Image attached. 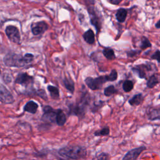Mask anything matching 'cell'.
<instances>
[{
    "instance_id": "obj_6",
    "label": "cell",
    "mask_w": 160,
    "mask_h": 160,
    "mask_svg": "<svg viewBox=\"0 0 160 160\" xmlns=\"http://www.w3.org/2000/svg\"><path fill=\"white\" fill-rule=\"evenodd\" d=\"M5 32L9 39L14 43L19 44L21 36L19 29L14 26L9 25L6 28Z\"/></svg>"
},
{
    "instance_id": "obj_25",
    "label": "cell",
    "mask_w": 160,
    "mask_h": 160,
    "mask_svg": "<svg viewBox=\"0 0 160 160\" xmlns=\"http://www.w3.org/2000/svg\"><path fill=\"white\" fill-rule=\"evenodd\" d=\"M109 134V128L108 126H104L101 129H99L94 132V134L95 136H107Z\"/></svg>"
},
{
    "instance_id": "obj_16",
    "label": "cell",
    "mask_w": 160,
    "mask_h": 160,
    "mask_svg": "<svg viewBox=\"0 0 160 160\" xmlns=\"http://www.w3.org/2000/svg\"><path fill=\"white\" fill-rule=\"evenodd\" d=\"M94 33L92 30L88 29L86 31L84 34H83V38L84 41L90 44H92L95 41V38H94Z\"/></svg>"
},
{
    "instance_id": "obj_21",
    "label": "cell",
    "mask_w": 160,
    "mask_h": 160,
    "mask_svg": "<svg viewBox=\"0 0 160 160\" xmlns=\"http://www.w3.org/2000/svg\"><path fill=\"white\" fill-rule=\"evenodd\" d=\"M63 82L65 88L72 94L74 91V83L73 81L71 78L69 79L66 78L63 80Z\"/></svg>"
},
{
    "instance_id": "obj_18",
    "label": "cell",
    "mask_w": 160,
    "mask_h": 160,
    "mask_svg": "<svg viewBox=\"0 0 160 160\" xmlns=\"http://www.w3.org/2000/svg\"><path fill=\"white\" fill-rule=\"evenodd\" d=\"M143 100V96L141 93L135 94L129 100V103L131 106H138Z\"/></svg>"
},
{
    "instance_id": "obj_20",
    "label": "cell",
    "mask_w": 160,
    "mask_h": 160,
    "mask_svg": "<svg viewBox=\"0 0 160 160\" xmlns=\"http://www.w3.org/2000/svg\"><path fill=\"white\" fill-rule=\"evenodd\" d=\"M48 90L49 91L50 96L52 99H57L59 98V92L58 88L51 85H49L48 86Z\"/></svg>"
},
{
    "instance_id": "obj_32",
    "label": "cell",
    "mask_w": 160,
    "mask_h": 160,
    "mask_svg": "<svg viewBox=\"0 0 160 160\" xmlns=\"http://www.w3.org/2000/svg\"><path fill=\"white\" fill-rule=\"evenodd\" d=\"M36 94H37L38 96H39L40 98H41L42 99H44V100H47V99H48L47 94H46V92H45L43 89H39V90L37 91Z\"/></svg>"
},
{
    "instance_id": "obj_35",
    "label": "cell",
    "mask_w": 160,
    "mask_h": 160,
    "mask_svg": "<svg viewBox=\"0 0 160 160\" xmlns=\"http://www.w3.org/2000/svg\"><path fill=\"white\" fill-rule=\"evenodd\" d=\"M159 99H160V94H159V98H158Z\"/></svg>"
},
{
    "instance_id": "obj_8",
    "label": "cell",
    "mask_w": 160,
    "mask_h": 160,
    "mask_svg": "<svg viewBox=\"0 0 160 160\" xmlns=\"http://www.w3.org/2000/svg\"><path fill=\"white\" fill-rule=\"evenodd\" d=\"M31 28L32 34L37 36L43 34L48 29V25L44 21H39L32 23Z\"/></svg>"
},
{
    "instance_id": "obj_28",
    "label": "cell",
    "mask_w": 160,
    "mask_h": 160,
    "mask_svg": "<svg viewBox=\"0 0 160 160\" xmlns=\"http://www.w3.org/2000/svg\"><path fill=\"white\" fill-rule=\"evenodd\" d=\"M33 59H34V56L30 53H27L23 56V60H24L25 64H28V63L31 62L32 61Z\"/></svg>"
},
{
    "instance_id": "obj_22",
    "label": "cell",
    "mask_w": 160,
    "mask_h": 160,
    "mask_svg": "<svg viewBox=\"0 0 160 160\" xmlns=\"http://www.w3.org/2000/svg\"><path fill=\"white\" fill-rule=\"evenodd\" d=\"M102 53H103V55L108 59L112 60L116 58L114 51L110 48H105L102 51Z\"/></svg>"
},
{
    "instance_id": "obj_31",
    "label": "cell",
    "mask_w": 160,
    "mask_h": 160,
    "mask_svg": "<svg viewBox=\"0 0 160 160\" xmlns=\"http://www.w3.org/2000/svg\"><path fill=\"white\" fill-rule=\"evenodd\" d=\"M96 160H109V156L106 152H102L98 155Z\"/></svg>"
},
{
    "instance_id": "obj_9",
    "label": "cell",
    "mask_w": 160,
    "mask_h": 160,
    "mask_svg": "<svg viewBox=\"0 0 160 160\" xmlns=\"http://www.w3.org/2000/svg\"><path fill=\"white\" fill-rule=\"evenodd\" d=\"M151 66L149 64H140L135 66L132 68V71L136 73L138 77L141 79H146V71H150L151 70Z\"/></svg>"
},
{
    "instance_id": "obj_29",
    "label": "cell",
    "mask_w": 160,
    "mask_h": 160,
    "mask_svg": "<svg viewBox=\"0 0 160 160\" xmlns=\"http://www.w3.org/2000/svg\"><path fill=\"white\" fill-rule=\"evenodd\" d=\"M151 58L152 59L156 60L158 61V62L160 63V50L158 49L156 50L151 56Z\"/></svg>"
},
{
    "instance_id": "obj_7",
    "label": "cell",
    "mask_w": 160,
    "mask_h": 160,
    "mask_svg": "<svg viewBox=\"0 0 160 160\" xmlns=\"http://www.w3.org/2000/svg\"><path fill=\"white\" fill-rule=\"evenodd\" d=\"M146 148L144 146H141L138 148H133L129 150L122 158V160H136L140 154L144 151Z\"/></svg>"
},
{
    "instance_id": "obj_14",
    "label": "cell",
    "mask_w": 160,
    "mask_h": 160,
    "mask_svg": "<svg viewBox=\"0 0 160 160\" xmlns=\"http://www.w3.org/2000/svg\"><path fill=\"white\" fill-rule=\"evenodd\" d=\"M38 108V104L36 102L33 101H29L24 106V111L31 114H35Z\"/></svg>"
},
{
    "instance_id": "obj_10",
    "label": "cell",
    "mask_w": 160,
    "mask_h": 160,
    "mask_svg": "<svg viewBox=\"0 0 160 160\" xmlns=\"http://www.w3.org/2000/svg\"><path fill=\"white\" fill-rule=\"evenodd\" d=\"M0 100L4 104H11L14 102L12 95L2 84H1L0 88Z\"/></svg>"
},
{
    "instance_id": "obj_2",
    "label": "cell",
    "mask_w": 160,
    "mask_h": 160,
    "mask_svg": "<svg viewBox=\"0 0 160 160\" xmlns=\"http://www.w3.org/2000/svg\"><path fill=\"white\" fill-rule=\"evenodd\" d=\"M4 64L9 67H23L26 64L23 60V56L21 54L10 52L6 54L4 58Z\"/></svg>"
},
{
    "instance_id": "obj_23",
    "label": "cell",
    "mask_w": 160,
    "mask_h": 160,
    "mask_svg": "<svg viewBox=\"0 0 160 160\" xmlns=\"http://www.w3.org/2000/svg\"><path fill=\"white\" fill-rule=\"evenodd\" d=\"M151 46H152V44L149 41V39L146 36H142L141 40V45H140L141 49H145L148 48H151Z\"/></svg>"
},
{
    "instance_id": "obj_12",
    "label": "cell",
    "mask_w": 160,
    "mask_h": 160,
    "mask_svg": "<svg viewBox=\"0 0 160 160\" xmlns=\"http://www.w3.org/2000/svg\"><path fill=\"white\" fill-rule=\"evenodd\" d=\"M88 12H89V14L90 16L91 22L94 26H95V28H96V31L98 32L99 31V29H101L99 18L98 17V16L95 13L94 10L92 8H89Z\"/></svg>"
},
{
    "instance_id": "obj_4",
    "label": "cell",
    "mask_w": 160,
    "mask_h": 160,
    "mask_svg": "<svg viewBox=\"0 0 160 160\" xmlns=\"http://www.w3.org/2000/svg\"><path fill=\"white\" fill-rule=\"evenodd\" d=\"M108 81L106 76H102L98 77L96 78H92L91 77H88L85 79V82L86 85L92 90H97L100 89L102 84Z\"/></svg>"
},
{
    "instance_id": "obj_27",
    "label": "cell",
    "mask_w": 160,
    "mask_h": 160,
    "mask_svg": "<svg viewBox=\"0 0 160 160\" xmlns=\"http://www.w3.org/2000/svg\"><path fill=\"white\" fill-rule=\"evenodd\" d=\"M108 81H114L117 79L118 78V73L115 69L111 71V73L109 75L106 76Z\"/></svg>"
},
{
    "instance_id": "obj_1",
    "label": "cell",
    "mask_w": 160,
    "mask_h": 160,
    "mask_svg": "<svg viewBox=\"0 0 160 160\" xmlns=\"http://www.w3.org/2000/svg\"><path fill=\"white\" fill-rule=\"evenodd\" d=\"M58 154L64 158L77 160L84 158L87 154V150L84 146L68 145L59 149Z\"/></svg>"
},
{
    "instance_id": "obj_15",
    "label": "cell",
    "mask_w": 160,
    "mask_h": 160,
    "mask_svg": "<svg viewBox=\"0 0 160 160\" xmlns=\"http://www.w3.org/2000/svg\"><path fill=\"white\" fill-rule=\"evenodd\" d=\"M160 82V80L156 74H153L149 76L148 79L147 80L146 86L148 88H153L156 86L158 83Z\"/></svg>"
},
{
    "instance_id": "obj_34",
    "label": "cell",
    "mask_w": 160,
    "mask_h": 160,
    "mask_svg": "<svg viewBox=\"0 0 160 160\" xmlns=\"http://www.w3.org/2000/svg\"><path fill=\"white\" fill-rule=\"evenodd\" d=\"M155 27L157 29H160V19L156 22V23L155 24Z\"/></svg>"
},
{
    "instance_id": "obj_17",
    "label": "cell",
    "mask_w": 160,
    "mask_h": 160,
    "mask_svg": "<svg viewBox=\"0 0 160 160\" xmlns=\"http://www.w3.org/2000/svg\"><path fill=\"white\" fill-rule=\"evenodd\" d=\"M66 121V116L62 110L58 109H57L56 116V124L59 126H63Z\"/></svg>"
},
{
    "instance_id": "obj_24",
    "label": "cell",
    "mask_w": 160,
    "mask_h": 160,
    "mask_svg": "<svg viewBox=\"0 0 160 160\" xmlns=\"http://www.w3.org/2000/svg\"><path fill=\"white\" fill-rule=\"evenodd\" d=\"M134 87L133 82L131 80H126L122 84V89L126 92H130Z\"/></svg>"
},
{
    "instance_id": "obj_13",
    "label": "cell",
    "mask_w": 160,
    "mask_h": 160,
    "mask_svg": "<svg viewBox=\"0 0 160 160\" xmlns=\"http://www.w3.org/2000/svg\"><path fill=\"white\" fill-rule=\"evenodd\" d=\"M147 116L151 121L160 119V108H152L148 109Z\"/></svg>"
},
{
    "instance_id": "obj_5",
    "label": "cell",
    "mask_w": 160,
    "mask_h": 160,
    "mask_svg": "<svg viewBox=\"0 0 160 160\" xmlns=\"http://www.w3.org/2000/svg\"><path fill=\"white\" fill-rule=\"evenodd\" d=\"M56 116L57 109H54L49 106H46L43 108V114L41 120L44 122L56 123Z\"/></svg>"
},
{
    "instance_id": "obj_3",
    "label": "cell",
    "mask_w": 160,
    "mask_h": 160,
    "mask_svg": "<svg viewBox=\"0 0 160 160\" xmlns=\"http://www.w3.org/2000/svg\"><path fill=\"white\" fill-rule=\"evenodd\" d=\"M88 106V101L86 99H81L80 102L77 103L76 104L72 105L71 104L69 106V111L70 114H74L76 116H83L86 112V108Z\"/></svg>"
},
{
    "instance_id": "obj_30",
    "label": "cell",
    "mask_w": 160,
    "mask_h": 160,
    "mask_svg": "<svg viewBox=\"0 0 160 160\" xmlns=\"http://www.w3.org/2000/svg\"><path fill=\"white\" fill-rule=\"evenodd\" d=\"M141 50H138V49L131 50V51H129L127 52V56L129 58H132V57H134V56L139 54L141 53Z\"/></svg>"
},
{
    "instance_id": "obj_26",
    "label": "cell",
    "mask_w": 160,
    "mask_h": 160,
    "mask_svg": "<svg viewBox=\"0 0 160 160\" xmlns=\"http://www.w3.org/2000/svg\"><path fill=\"white\" fill-rule=\"evenodd\" d=\"M116 92V90L114 86H112V85H111V86H108L107 88H106L104 89V94L106 96H110L112 94H114Z\"/></svg>"
},
{
    "instance_id": "obj_19",
    "label": "cell",
    "mask_w": 160,
    "mask_h": 160,
    "mask_svg": "<svg viewBox=\"0 0 160 160\" xmlns=\"http://www.w3.org/2000/svg\"><path fill=\"white\" fill-rule=\"evenodd\" d=\"M126 16H127V11L123 8H121L118 9L116 14V19L120 22H123L125 21Z\"/></svg>"
},
{
    "instance_id": "obj_33",
    "label": "cell",
    "mask_w": 160,
    "mask_h": 160,
    "mask_svg": "<svg viewBox=\"0 0 160 160\" xmlns=\"http://www.w3.org/2000/svg\"><path fill=\"white\" fill-rule=\"evenodd\" d=\"M3 80L4 82H6V83H8L9 82H11V78L10 77L9 74H4V76H3Z\"/></svg>"
},
{
    "instance_id": "obj_11",
    "label": "cell",
    "mask_w": 160,
    "mask_h": 160,
    "mask_svg": "<svg viewBox=\"0 0 160 160\" xmlns=\"http://www.w3.org/2000/svg\"><path fill=\"white\" fill-rule=\"evenodd\" d=\"M15 82L22 86H28L33 83V78L27 73H20L17 76Z\"/></svg>"
}]
</instances>
